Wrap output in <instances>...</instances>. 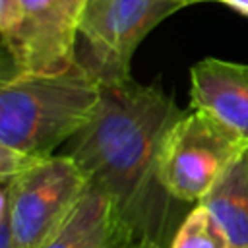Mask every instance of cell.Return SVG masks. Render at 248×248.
Masks as SVG:
<instances>
[{
	"label": "cell",
	"instance_id": "1",
	"mask_svg": "<svg viewBox=\"0 0 248 248\" xmlns=\"http://www.w3.org/2000/svg\"><path fill=\"white\" fill-rule=\"evenodd\" d=\"M184 114L159 85L132 78L101 81V99L89 122L66 141L72 157L101 190L140 248H169L178 225L176 202L161 182L163 141Z\"/></svg>",
	"mask_w": 248,
	"mask_h": 248
},
{
	"label": "cell",
	"instance_id": "2",
	"mask_svg": "<svg viewBox=\"0 0 248 248\" xmlns=\"http://www.w3.org/2000/svg\"><path fill=\"white\" fill-rule=\"evenodd\" d=\"M101 99V79L79 60L60 72L14 74L0 85V145L46 159L78 134Z\"/></svg>",
	"mask_w": 248,
	"mask_h": 248
},
{
	"label": "cell",
	"instance_id": "3",
	"mask_svg": "<svg viewBox=\"0 0 248 248\" xmlns=\"http://www.w3.org/2000/svg\"><path fill=\"white\" fill-rule=\"evenodd\" d=\"M10 196L14 248H41L70 217L87 178L68 155H50L16 178H0Z\"/></svg>",
	"mask_w": 248,
	"mask_h": 248
},
{
	"label": "cell",
	"instance_id": "4",
	"mask_svg": "<svg viewBox=\"0 0 248 248\" xmlns=\"http://www.w3.org/2000/svg\"><path fill=\"white\" fill-rule=\"evenodd\" d=\"M244 149L248 147L221 122L192 108L172 124L163 141L161 182L176 202L200 203Z\"/></svg>",
	"mask_w": 248,
	"mask_h": 248
},
{
	"label": "cell",
	"instance_id": "5",
	"mask_svg": "<svg viewBox=\"0 0 248 248\" xmlns=\"http://www.w3.org/2000/svg\"><path fill=\"white\" fill-rule=\"evenodd\" d=\"M184 6L186 0H87L79 23L81 62L101 81L130 78V60L141 39Z\"/></svg>",
	"mask_w": 248,
	"mask_h": 248
},
{
	"label": "cell",
	"instance_id": "6",
	"mask_svg": "<svg viewBox=\"0 0 248 248\" xmlns=\"http://www.w3.org/2000/svg\"><path fill=\"white\" fill-rule=\"evenodd\" d=\"M21 19L2 37L14 74H50L70 68L87 0H17Z\"/></svg>",
	"mask_w": 248,
	"mask_h": 248
},
{
	"label": "cell",
	"instance_id": "7",
	"mask_svg": "<svg viewBox=\"0 0 248 248\" xmlns=\"http://www.w3.org/2000/svg\"><path fill=\"white\" fill-rule=\"evenodd\" d=\"M190 107L203 110L248 147V64L202 58L190 70Z\"/></svg>",
	"mask_w": 248,
	"mask_h": 248
},
{
	"label": "cell",
	"instance_id": "8",
	"mask_svg": "<svg viewBox=\"0 0 248 248\" xmlns=\"http://www.w3.org/2000/svg\"><path fill=\"white\" fill-rule=\"evenodd\" d=\"M41 248H140L118 219L112 202L97 188L87 186L85 194Z\"/></svg>",
	"mask_w": 248,
	"mask_h": 248
},
{
	"label": "cell",
	"instance_id": "9",
	"mask_svg": "<svg viewBox=\"0 0 248 248\" xmlns=\"http://www.w3.org/2000/svg\"><path fill=\"white\" fill-rule=\"evenodd\" d=\"M223 227L231 248H248V149H244L200 200Z\"/></svg>",
	"mask_w": 248,
	"mask_h": 248
},
{
	"label": "cell",
	"instance_id": "10",
	"mask_svg": "<svg viewBox=\"0 0 248 248\" xmlns=\"http://www.w3.org/2000/svg\"><path fill=\"white\" fill-rule=\"evenodd\" d=\"M169 248H231V242L211 211L196 203L178 223Z\"/></svg>",
	"mask_w": 248,
	"mask_h": 248
},
{
	"label": "cell",
	"instance_id": "11",
	"mask_svg": "<svg viewBox=\"0 0 248 248\" xmlns=\"http://www.w3.org/2000/svg\"><path fill=\"white\" fill-rule=\"evenodd\" d=\"M43 159L25 155L21 151H16L12 147L0 145V178H16L33 165H37Z\"/></svg>",
	"mask_w": 248,
	"mask_h": 248
},
{
	"label": "cell",
	"instance_id": "12",
	"mask_svg": "<svg viewBox=\"0 0 248 248\" xmlns=\"http://www.w3.org/2000/svg\"><path fill=\"white\" fill-rule=\"evenodd\" d=\"M0 248H14L12 221H10V196L4 186H0Z\"/></svg>",
	"mask_w": 248,
	"mask_h": 248
},
{
	"label": "cell",
	"instance_id": "13",
	"mask_svg": "<svg viewBox=\"0 0 248 248\" xmlns=\"http://www.w3.org/2000/svg\"><path fill=\"white\" fill-rule=\"evenodd\" d=\"M217 2H223V4H227L231 8H234L236 12L248 16V0H217Z\"/></svg>",
	"mask_w": 248,
	"mask_h": 248
},
{
	"label": "cell",
	"instance_id": "14",
	"mask_svg": "<svg viewBox=\"0 0 248 248\" xmlns=\"http://www.w3.org/2000/svg\"><path fill=\"white\" fill-rule=\"evenodd\" d=\"M186 2H188V6H190V4H196V2H211V0H186Z\"/></svg>",
	"mask_w": 248,
	"mask_h": 248
}]
</instances>
